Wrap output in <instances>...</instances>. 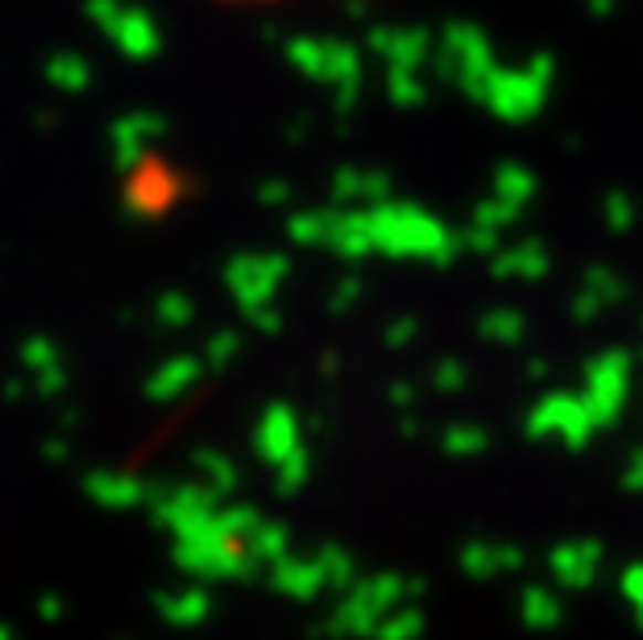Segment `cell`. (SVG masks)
Masks as SVG:
<instances>
[{
    "mask_svg": "<svg viewBox=\"0 0 643 640\" xmlns=\"http://www.w3.org/2000/svg\"><path fill=\"white\" fill-rule=\"evenodd\" d=\"M229 4H257V9H271V4H299V0H229Z\"/></svg>",
    "mask_w": 643,
    "mask_h": 640,
    "instance_id": "6da1fadb",
    "label": "cell"
}]
</instances>
